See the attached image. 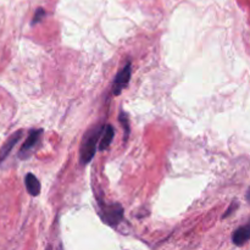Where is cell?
I'll return each mask as SVG.
<instances>
[{
	"mask_svg": "<svg viewBox=\"0 0 250 250\" xmlns=\"http://www.w3.org/2000/svg\"><path fill=\"white\" fill-rule=\"evenodd\" d=\"M24 185H26V189L32 197H37L41 193V183H39L38 178L33 175V173H27L24 177Z\"/></svg>",
	"mask_w": 250,
	"mask_h": 250,
	"instance_id": "obj_7",
	"label": "cell"
},
{
	"mask_svg": "<svg viewBox=\"0 0 250 250\" xmlns=\"http://www.w3.org/2000/svg\"><path fill=\"white\" fill-rule=\"evenodd\" d=\"M105 125L102 126H95L90 131L85 133L84 138H83L82 146H81V163L83 165L89 163L93 158H94L95 153H97V143L102 137L103 131H104Z\"/></svg>",
	"mask_w": 250,
	"mask_h": 250,
	"instance_id": "obj_1",
	"label": "cell"
},
{
	"mask_svg": "<svg viewBox=\"0 0 250 250\" xmlns=\"http://www.w3.org/2000/svg\"><path fill=\"white\" fill-rule=\"evenodd\" d=\"M100 216L109 226H116L124 217V209L120 204H110L102 207Z\"/></svg>",
	"mask_w": 250,
	"mask_h": 250,
	"instance_id": "obj_2",
	"label": "cell"
},
{
	"mask_svg": "<svg viewBox=\"0 0 250 250\" xmlns=\"http://www.w3.org/2000/svg\"><path fill=\"white\" fill-rule=\"evenodd\" d=\"M238 207H239V204H238V203H237V202H233V203H232L231 207L229 208V210H227L226 214H225L224 216H222V219H226V217H229V215L232 214V212H234V210H236L237 208H238Z\"/></svg>",
	"mask_w": 250,
	"mask_h": 250,
	"instance_id": "obj_11",
	"label": "cell"
},
{
	"mask_svg": "<svg viewBox=\"0 0 250 250\" xmlns=\"http://www.w3.org/2000/svg\"><path fill=\"white\" fill-rule=\"evenodd\" d=\"M44 16H45V10L39 7V9L36 11V14H34L33 20H32V24L39 23V22L44 19Z\"/></svg>",
	"mask_w": 250,
	"mask_h": 250,
	"instance_id": "obj_10",
	"label": "cell"
},
{
	"mask_svg": "<svg viewBox=\"0 0 250 250\" xmlns=\"http://www.w3.org/2000/svg\"><path fill=\"white\" fill-rule=\"evenodd\" d=\"M42 133H43V129H32L29 132L28 137H27V139L24 141V143L22 144V146L19 150V158L21 160H26L33 153L34 148L38 146L39 141H41Z\"/></svg>",
	"mask_w": 250,
	"mask_h": 250,
	"instance_id": "obj_3",
	"label": "cell"
},
{
	"mask_svg": "<svg viewBox=\"0 0 250 250\" xmlns=\"http://www.w3.org/2000/svg\"><path fill=\"white\" fill-rule=\"evenodd\" d=\"M248 241H250V222L237 229L234 233L232 234V242L237 247H242Z\"/></svg>",
	"mask_w": 250,
	"mask_h": 250,
	"instance_id": "obj_6",
	"label": "cell"
},
{
	"mask_svg": "<svg viewBox=\"0 0 250 250\" xmlns=\"http://www.w3.org/2000/svg\"><path fill=\"white\" fill-rule=\"evenodd\" d=\"M131 73H132V67L131 62L127 63L119 73H117L116 78L114 81V84H112V94L114 95H120V93L127 87L129 80H131Z\"/></svg>",
	"mask_w": 250,
	"mask_h": 250,
	"instance_id": "obj_4",
	"label": "cell"
},
{
	"mask_svg": "<svg viewBox=\"0 0 250 250\" xmlns=\"http://www.w3.org/2000/svg\"><path fill=\"white\" fill-rule=\"evenodd\" d=\"M247 200H248V203L250 204V189L248 190V193H247Z\"/></svg>",
	"mask_w": 250,
	"mask_h": 250,
	"instance_id": "obj_12",
	"label": "cell"
},
{
	"mask_svg": "<svg viewBox=\"0 0 250 250\" xmlns=\"http://www.w3.org/2000/svg\"><path fill=\"white\" fill-rule=\"evenodd\" d=\"M120 122H121V125L124 126L125 128V134H126V141L127 138H128V134H129V121H128V116H127L125 112H121V115H120L119 117Z\"/></svg>",
	"mask_w": 250,
	"mask_h": 250,
	"instance_id": "obj_9",
	"label": "cell"
},
{
	"mask_svg": "<svg viewBox=\"0 0 250 250\" xmlns=\"http://www.w3.org/2000/svg\"><path fill=\"white\" fill-rule=\"evenodd\" d=\"M115 136V129L111 125H105L104 131H103L102 137H100V143H99V150L103 151L111 144L112 139Z\"/></svg>",
	"mask_w": 250,
	"mask_h": 250,
	"instance_id": "obj_8",
	"label": "cell"
},
{
	"mask_svg": "<svg viewBox=\"0 0 250 250\" xmlns=\"http://www.w3.org/2000/svg\"><path fill=\"white\" fill-rule=\"evenodd\" d=\"M22 136H23V131H17V132H15V133L12 134V136L10 137L6 142H5L4 146L0 148V164H1L2 161H4L5 159L10 155V153L12 151L14 146L19 143L20 139L22 138Z\"/></svg>",
	"mask_w": 250,
	"mask_h": 250,
	"instance_id": "obj_5",
	"label": "cell"
}]
</instances>
